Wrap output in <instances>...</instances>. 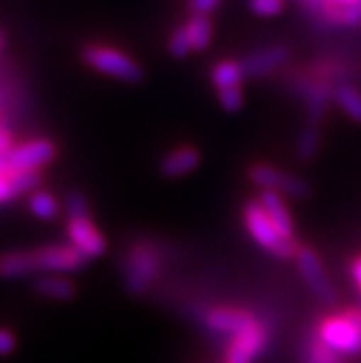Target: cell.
<instances>
[{
	"instance_id": "obj_31",
	"label": "cell",
	"mask_w": 361,
	"mask_h": 363,
	"mask_svg": "<svg viewBox=\"0 0 361 363\" xmlns=\"http://www.w3.org/2000/svg\"><path fill=\"white\" fill-rule=\"evenodd\" d=\"M352 275H354V281H356L357 288L361 290V257L352 264Z\"/></svg>"
},
{
	"instance_id": "obj_1",
	"label": "cell",
	"mask_w": 361,
	"mask_h": 363,
	"mask_svg": "<svg viewBox=\"0 0 361 363\" xmlns=\"http://www.w3.org/2000/svg\"><path fill=\"white\" fill-rule=\"evenodd\" d=\"M87 262L72 245H48L32 251H9L0 255V277L18 279L35 272H74Z\"/></svg>"
},
{
	"instance_id": "obj_28",
	"label": "cell",
	"mask_w": 361,
	"mask_h": 363,
	"mask_svg": "<svg viewBox=\"0 0 361 363\" xmlns=\"http://www.w3.org/2000/svg\"><path fill=\"white\" fill-rule=\"evenodd\" d=\"M15 336L8 328H0V356H6L9 352H13L15 349Z\"/></svg>"
},
{
	"instance_id": "obj_18",
	"label": "cell",
	"mask_w": 361,
	"mask_h": 363,
	"mask_svg": "<svg viewBox=\"0 0 361 363\" xmlns=\"http://www.w3.org/2000/svg\"><path fill=\"white\" fill-rule=\"evenodd\" d=\"M187 30L194 50H203L209 46L212 37V24L206 15H194L187 23Z\"/></svg>"
},
{
	"instance_id": "obj_15",
	"label": "cell",
	"mask_w": 361,
	"mask_h": 363,
	"mask_svg": "<svg viewBox=\"0 0 361 363\" xmlns=\"http://www.w3.org/2000/svg\"><path fill=\"white\" fill-rule=\"evenodd\" d=\"M33 290L43 297L48 299H57V301H69L76 295V288L72 282L65 277L57 275H45L39 277L33 284Z\"/></svg>"
},
{
	"instance_id": "obj_14",
	"label": "cell",
	"mask_w": 361,
	"mask_h": 363,
	"mask_svg": "<svg viewBox=\"0 0 361 363\" xmlns=\"http://www.w3.org/2000/svg\"><path fill=\"white\" fill-rule=\"evenodd\" d=\"M260 205L264 207V211L267 212V216L273 221L274 227L279 229L280 235H282L284 238L293 240V221L291 218H289V212L288 208H286V205H284L282 198H280V194L264 190V194L260 196Z\"/></svg>"
},
{
	"instance_id": "obj_20",
	"label": "cell",
	"mask_w": 361,
	"mask_h": 363,
	"mask_svg": "<svg viewBox=\"0 0 361 363\" xmlns=\"http://www.w3.org/2000/svg\"><path fill=\"white\" fill-rule=\"evenodd\" d=\"M304 363H345L341 354L335 350L326 347L319 337L310 340V345L306 347V354H304Z\"/></svg>"
},
{
	"instance_id": "obj_32",
	"label": "cell",
	"mask_w": 361,
	"mask_h": 363,
	"mask_svg": "<svg viewBox=\"0 0 361 363\" xmlns=\"http://www.w3.org/2000/svg\"><path fill=\"white\" fill-rule=\"evenodd\" d=\"M11 172V166H9L8 152L0 153V174H9Z\"/></svg>"
},
{
	"instance_id": "obj_34",
	"label": "cell",
	"mask_w": 361,
	"mask_h": 363,
	"mask_svg": "<svg viewBox=\"0 0 361 363\" xmlns=\"http://www.w3.org/2000/svg\"><path fill=\"white\" fill-rule=\"evenodd\" d=\"M2 46H4V37H2V33H0V50H2Z\"/></svg>"
},
{
	"instance_id": "obj_27",
	"label": "cell",
	"mask_w": 361,
	"mask_h": 363,
	"mask_svg": "<svg viewBox=\"0 0 361 363\" xmlns=\"http://www.w3.org/2000/svg\"><path fill=\"white\" fill-rule=\"evenodd\" d=\"M17 196L13 189V183H11V172L9 174H0V205L9 199H13Z\"/></svg>"
},
{
	"instance_id": "obj_12",
	"label": "cell",
	"mask_w": 361,
	"mask_h": 363,
	"mask_svg": "<svg viewBox=\"0 0 361 363\" xmlns=\"http://www.w3.org/2000/svg\"><path fill=\"white\" fill-rule=\"evenodd\" d=\"M288 60V50L284 46H271L262 52L249 55L242 61L243 76H251V78H258L264 74H270L277 67Z\"/></svg>"
},
{
	"instance_id": "obj_21",
	"label": "cell",
	"mask_w": 361,
	"mask_h": 363,
	"mask_svg": "<svg viewBox=\"0 0 361 363\" xmlns=\"http://www.w3.org/2000/svg\"><path fill=\"white\" fill-rule=\"evenodd\" d=\"M30 211L41 220H52L57 214V201L46 192H35L30 198Z\"/></svg>"
},
{
	"instance_id": "obj_7",
	"label": "cell",
	"mask_w": 361,
	"mask_h": 363,
	"mask_svg": "<svg viewBox=\"0 0 361 363\" xmlns=\"http://www.w3.org/2000/svg\"><path fill=\"white\" fill-rule=\"evenodd\" d=\"M295 258H297L299 272H301L304 282L310 286L311 294L316 295L321 303L334 304L338 299V294H335L334 284L326 275L325 267L321 264L316 251H311L310 247H301Z\"/></svg>"
},
{
	"instance_id": "obj_13",
	"label": "cell",
	"mask_w": 361,
	"mask_h": 363,
	"mask_svg": "<svg viewBox=\"0 0 361 363\" xmlns=\"http://www.w3.org/2000/svg\"><path fill=\"white\" fill-rule=\"evenodd\" d=\"M199 161H201V155L196 147H179L165 157V161L160 162V172L166 177H181V175L196 170Z\"/></svg>"
},
{
	"instance_id": "obj_3",
	"label": "cell",
	"mask_w": 361,
	"mask_h": 363,
	"mask_svg": "<svg viewBox=\"0 0 361 363\" xmlns=\"http://www.w3.org/2000/svg\"><path fill=\"white\" fill-rule=\"evenodd\" d=\"M243 221H245V227L249 229L252 238L267 251L280 258H291L293 255H297L299 249L295 245V240L284 238L280 235L279 229L274 227V223L267 216V212L260 205V201L247 203L245 208H243Z\"/></svg>"
},
{
	"instance_id": "obj_8",
	"label": "cell",
	"mask_w": 361,
	"mask_h": 363,
	"mask_svg": "<svg viewBox=\"0 0 361 363\" xmlns=\"http://www.w3.org/2000/svg\"><path fill=\"white\" fill-rule=\"evenodd\" d=\"M55 157V146L48 138H37L32 143L11 147L8 152L11 172L21 170H41Z\"/></svg>"
},
{
	"instance_id": "obj_16",
	"label": "cell",
	"mask_w": 361,
	"mask_h": 363,
	"mask_svg": "<svg viewBox=\"0 0 361 363\" xmlns=\"http://www.w3.org/2000/svg\"><path fill=\"white\" fill-rule=\"evenodd\" d=\"M243 78L245 76H243L242 63H234V61H221L212 70V83L218 92L240 89Z\"/></svg>"
},
{
	"instance_id": "obj_5",
	"label": "cell",
	"mask_w": 361,
	"mask_h": 363,
	"mask_svg": "<svg viewBox=\"0 0 361 363\" xmlns=\"http://www.w3.org/2000/svg\"><path fill=\"white\" fill-rule=\"evenodd\" d=\"M160 257L153 245L140 244L129 251L126 260V288L129 294L140 295L148 290L151 281L159 275Z\"/></svg>"
},
{
	"instance_id": "obj_26",
	"label": "cell",
	"mask_w": 361,
	"mask_h": 363,
	"mask_svg": "<svg viewBox=\"0 0 361 363\" xmlns=\"http://www.w3.org/2000/svg\"><path fill=\"white\" fill-rule=\"evenodd\" d=\"M67 208H69V216H89L87 199L79 192L70 194L67 199Z\"/></svg>"
},
{
	"instance_id": "obj_10",
	"label": "cell",
	"mask_w": 361,
	"mask_h": 363,
	"mask_svg": "<svg viewBox=\"0 0 361 363\" xmlns=\"http://www.w3.org/2000/svg\"><path fill=\"white\" fill-rule=\"evenodd\" d=\"M265 341H267V330L264 325L255 323L247 330L233 336L225 363H252V359L264 350Z\"/></svg>"
},
{
	"instance_id": "obj_30",
	"label": "cell",
	"mask_w": 361,
	"mask_h": 363,
	"mask_svg": "<svg viewBox=\"0 0 361 363\" xmlns=\"http://www.w3.org/2000/svg\"><path fill=\"white\" fill-rule=\"evenodd\" d=\"M13 147V140H11V133L4 124H0V153L9 152Z\"/></svg>"
},
{
	"instance_id": "obj_23",
	"label": "cell",
	"mask_w": 361,
	"mask_h": 363,
	"mask_svg": "<svg viewBox=\"0 0 361 363\" xmlns=\"http://www.w3.org/2000/svg\"><path fill=\"white\" fill-rule=\"evenodd\" d=\"M168 48H170V54L175 55V57H184V55L190 54L192 48V41H190V35H188V30H187V24L181 28H177L172 37H170V43H168Z\"/></svg>"
},
{
	"instance_id": "obj_29",
	"label": "cell",
	"mask_w": 361,
	"mask_h": 363,
	"mask_svg": "<svg viewBox=\"0 0 361 363\" xmlns=\"http://www.w3.org/2000/svg\"><path fill=\"white\" fill-rule=\"evenodd\" d=\"M218 2L220 0H192L190 4H192L194 15H206L218 6Z\"/></svg>"
},
{
	"instance_id": "obj_4",
	"label": "cell",
	"mask_w": 361,
	"mask_h": 363,
	"mask_svg": "<svg viewBox=\"0 0 361 363\" xmlns=\"http://www.w3.org/2000/svg\"><path fill=\"white\" fill-rule=\"evenodd\" d=\"M83 61L91 67V69L104 72L113 78L123 79V82L137 83L140 82L144 72H142L140 65L123 52L109 48V46H98L91 45L83 50Z\"/></svg>"
},
{
	"instance_id": "obj_9",
	"label": "cell",
	"mask_w": 361,
	"mask_h": 363,
	"mask_svg": "<svg viewBox=\"0 0 361 363\" xmlns=\"http://www.w3.org/2000/svg\"><path fill=\"white\" fill-rule=\"evenodd\" d=\"M67 233L72 242V247L78 249L79 253L87 258L100 257L106 251V238L101 236L89 216H69Z\"/></svg>"
},
{
	"instance_id": "obj_19",
	"label": "cell",
	"mask_w": 361,
	"mask_h": 363,
	"mask_svg": "<svg viewBox=\"0 0 361 363\" xmlns=\"http://www.w3.org/2000/svg\"><path fill=\"white\" fill-rule=\"evenodd\" d=\"M334 98L338 100L339 107L356 122H361V92L352 85H339L334 91Z\"/></svg>"
},
{
	"instance_id": "obj_22",
	"label": "cell",
	"mask_w": 361,
	"mask_h": 363,
	"mask_svg": "<svg viewBox=\"0 0 361 363\" xmlns=\"http://www.w3.org/2000/svg\"><path fill=\"white\" fill-rule=\"evenodd\" d=\"M43 175L41 170H21V172H11V183H13L15 192L24 194L28 190H33L37 184L41 183Z\"/></svg>"
},
{
	"instance_id": "obj_24",
	"label": "cell",
	"mask_w": 361,
	"mask_h": 363,
	"mask_svg": "<svg viewBox=\"0 0 361 363\" xmlns=\"http://www.w3.org/2000/svg\"><path fill=\"white\" fill-rule=\"evenodd\" d=\"M317 147H319V133L317 129L311 125V128L304 129V133L301 135V140H299L297 153L301 161H310L311 157L316 155Z\"/></svg>"
},
{
	"instance_id": "obj_25",
	"label": "cell",
	"mask_w": 361,
	"mask_h": 363,
	"mask_svg": "<svg viewBox=\"0 0 361 363\" xmlns=\"http://www.w3.org/2000/svg\"><path fill=\"white\" fill-rule=\"evenodd\" d=\"M251 9L256 15L271 17V15L280 13V9H282V0H251Z\"/></svg>"
},
{
	"instance_id": "obj_33",
	"label": "cell",
	"mask_w": 361,
	"mask_h": 363,
	"mask_svg": "<svg viewBox=\"0 0 361 363\" xmlns=\"http://www.w3.org/2000/svg\"><path fill=\"white\" fill-rule=\"evenodd\" d=\"M335 2H339V8H341V11H343L347 6L354 4V2H357V0H335ZM339 18H341V15H339Z\"/></svg>"
},
{
	"instance_id": "obj_2",
	"label": "cell",
	"mask_w": 361,
	"mask_h": 363,
	"mask_svg": "<svg viewBox=\"0 0 361 363\" xmlns=\"http://www.w3.org/2000/svg\"><path fill=\"white\" fill-rule=\"evenodd\" d=\"M319 337L326 347L341 356H352L361 352V310L347 312L328 318L321 323Z\"/></svg>"
},
{
	"instance_id": "obj_6",
	"label": "cell",
	"mask_w": 361,
	"mask_h": 363,
	"mask_svg": "<svg viewBox=\"0 0 361 363\" xmlns=\"http://www.w3.org/2000/svg\"><path fill=\"white\" fill-rule=\"evenodd\" d=\"M249 177L256 186H262L267 192L284 194L289 198H306L310 194V186L306 181L282 170H277L270 164H255L249 170Z\"/></svg>"
},
{
	"instance_id": "obj_17",
	"label": "cell",
	"mask_w": 361,
	"mask_h": 363,
	"mask_svg": "<svg viewBox=\"0 0 361 363\" xmlns=\"http://www.w3.org/2000/svg\"><path fill=\"white\" fill-rule=\"evenodd\" d=\"M308 104V115L313 122H319L323 118V113H325V107L330 100V87L328 83L316 82L311 83L310 87L304 92Z\"/></svg>"
},
{
	"instance_id": "obj_11",
	"label": "cell",
	"mask_w": 361,
	"mask_h": 363,
	"mask_svg": "<svg viewBox=\"0 0 361 363\" xmlns=\"http://www.w3.org/2000/svg\"><path fill=\"white\" fill-rule=\"evenodd\" d=\"M206 327L211 330L223 332V334H240V332L247 330L249 327H252L255 323H258L255 319V315L245 310L240 308H214L205 315Z\"/></svg>"
}]
</instances>
